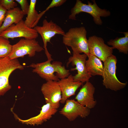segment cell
Returning a JSON list of instances; mask_svg holds the SVG:
<instances>
[{
    "label": "cell",
    "mask_w": 128,
    "mask_h": 128,
    "mask_svg": "<svg viewBox=\"0 0 128 128\" xmlns=\"http://www.w3.org/2000/svg\"><path fill=\"white\" fill-rule=\"evenodd\" d=\"M41 90L46 103L49 104L55 108H58L61 99V92L58 82L47 81L42 86Z\"/></svg>",
    "instance_id": "obj_11"
},
{
    "label": "cell",
    "mask_w": 128,
    "mask_h": 128,
    "mask_svg": "<svg viewBox=\"0 0 128 128\" xmlns=\"http://www.w3.org/2000/svg\"><path fill=\"white\" fill-rule=\"evenodd\" d=\"M7 11L0 4V27L5 19Z\"/></svg>",
    "instance_id": "obj_24"
},
{
    "label": "cell",
    "mask_w": 128,
    "mask_h": 128,
    "mask_svg": "<svg viewBox=\"0 0 128 128\" xmlns=\"http://www.w3.org/2000/svg\"><path fill=\"white\" fill-rule=\"evenodd\" d=\"M86 60L85 65L88 73L91 76H102L104 65L101 61L95 55L90 54Z\"/></svg>",
    "instance_id": "obj_17"
},
{
    "label": "cell",
    "mask_w": 128,
    "mask_h": 128,
    "mask_svg": "<svg viewBox=\"0 0 128 128\" xmlns=\"http://www.w3.org/2000/svg\"><path fill=\"white\" fill-rule=\"evenodd\" d=\"M12 45L9 40L0 36V58L8 56L11 53Z\"/></svg>",
    "instance_id": "obj_20"
},
{
    "label": "cell",
    "mask_w": 128,
    "mask_h": 128,
    "mask_svg": "<svg viewBox=\"0 0 128 128\" xmlns=\"http://www.w3.org/2000/svg\"><path fill=\"white\" fill-rule=\"evenodd\" d=\"M95 89L91 83L86 82L80 89L75 99L82 105L90 109L93 108L97 103L94 97Z\"/></svg>",
    "instance_id": "obj_14"
},
{
    "label": "cell",
    "mask_w": 128,
    "mask_h": 128,
    "mask_svg": "<svg viewBox=\"0 0 128 128\" xmlns=\"http://www.w3.org/2000/svg\"><path fill=\"white\" fill-rule=\"evenodd\" d=\"M88 43L90 54L95 56L103 62L112 55L113 49L105 44L101 37L96 35L90 37Z\"/></svg>",
    "instance_id": "obj_10"
},
{
    "label": "cell",
    "mask_w": 128,
    "mask_h": 128,
    "mask_svg": "<svg viewBox=\"0 0 128 128\" xmlns=\"http://www.w3.org/2000/svg\"><path fill=\"white\" fill-rule=\"evenodd\" d=\"M92 1L93 3L88 1L87 4H86L80 0H76L74 6L71 10L69 19L76 20L77 15L81 13L85 12L92 16L95 24L99 25H102L103 22L101 17H108L110 15L111 13L109 10L100 8L95 0Z\"/></svg>",
    "instance_id": "obj_3"
},
{
    "label": "cell",
    "mask_w": 128,
    "mask_h": 128,
    "mask_svg": "<svg viewBox=\"0 0 128 128\" xmlns=\"http://www.w3.org/2000/svg\"><path fill=\"white\" fill-rule=\"evenodd\" d=\"M58 82L61 92L60 103L63 104L71 96L74 95L77 90L82 84L81 82H74L73 76L70 74L67 78L60 79Z\"/></svg>",
    "instance_id": "obj_15"
},
{
    "label": "cell",
    "mask_w": 128,
    "mask_h": 128,
    "mask_svg": "<svg viewBox=\"0 0 128 128\" xmlns=\"http://www.w3.org/2000/svg\"><path fill=\"white\" fill-rule=\"evenodd\" d=\"M33 28L41 37L46 55L49 53L47 46V43L50 42L51 38L56 34L63 36L65 33L63 29L56 23L52 20L48 21L46 19L43 20L42 26L37 25Z\"/></svg>",
    "instance_id": "obj_9"
},
{
    "label": "cell",
    "mask_w": 128,
    "mask_h": 128,
    "mask_svg": "<svg viewBox=\"0 0 128 128\" xmlns=\"http://www.w3.org/2000/svg\"><path fill=\"white\" fill-rule=\"evenodd\" d=\"M87 33L84 27L71 28L63 36V43L65 46L70 47L73 52L80 54L83 53L88 57L90 53Z\"/></svg>",
    "instance_id": "obj_2"
},
{
    "label": "cell",
    "mask_w": 128,
    "mask_h": 128,
    "mask_svg": "<svg viewBox=\"0 0 128 128\" xmlns=\"http://www.w3.org/2000/svg\"><path fill=\"white\" fill-rule=\"evenodd\" d=\"M124 37H116L107 42V44L112 46L113 49H117L119 52L127 54L128 53V32H123Z\"/></svg>",
    "instance_id": "obj_18"
},
{
    "label": "cell",
    "mask_w": 128,
    "mask_h": 128,
    "mask_svg": "<svg viewBox=\"0 0 128 128\" xmlns=\"http://www.w3.org/2000/svg\"><path fill=\"white\" fill-rule=\"evenodd\" d=\"M66 1V0H52L45 10L38 14L37 20L33 26V28L37 26L40 19L48 10L50 8L60 6L64 4Z\"/></svg>",
    "instance_id": "obj_21"
},
{
    "label": "cell",
    "mask_w": 128,
    "mask_h": 128,
    "mask_svg": "<svg viewBox=\"0 0 128 128\" xmlns=\"http://www.w3.org/2000/svg\"><path fill=\"white\" fill-rule=\"evenodd\" d=\"M117 59L116 56L112 55L104 62V70L102 76L103 84L107 89L115 91L124 88L127 82H121L116 75Z\"/></svg>",
    "instance_id": "obj_4"
},
{
    "label": "cell",
    "mask_w": 128,
    "mask_h": 128,
    "mask_svg": "<svg viewBox=\"0 0 128 128\" xmlns=\"http://www.w3.org/2000/svg\"><path fill=\"white\" fill-rule=\"evenodd\" d=\"M36 0H31L27 16L24 21L25 25L29 28H33V26L36 21L38 14L35 9Z\"/></svg>",
    "instance_id": "obj_19"
},
{
    "label": "cell",
    "mask_w": 128,
    "mask_h": 128,
    "mask_svg": "<svg viewBox=\"0 0 128 128\" xmlns=\"http://www.w3.org/2000/svg\"><path fill=\"white\" fill-rule=\"evenodd\" d=\"M52 58L47 59L46 61L39 63H32L29 66L33 69V72L37 74L47 81H58L60 79L67 77L70 75L69 70L66 69L60 62L54 61L51 63Z\"/></svg>",
    "instance_id": "obj_1"
},
{
    "label": "cell",
    "mask_w": 128,
    "mask_h": 128,
    "mask_svg": "<svg viewBox=\"0 0 128 128\" xmlns=\"http://www.w3.org/2000/svg\"><path fill=\"white\" fill-rule=\"evenodd\" d=\"M24 15L21 9L17 7L7 10L5 19L0 27V34L12 24L19 22L23 19Z\"/></svg>",
    "instance_id": "obj_16"
},
{
    "label": "cell",
    "mask_w": 128,
    "mask_h": 128,
    "mask_svg": "<svg viewBox=\"0 0 128 128\" xmlns=\"http://www.w3.org/2000/svg\"><path fill=\"white\" fill-rule=\"evenodd\" d=\"M21 6V10L24 15H27L29 7V5L27 0H15Z\"/></svg>",
    "instance_id": "obj_23"
},
{
    "label": "cell",
    "mask_w": 128,
    "mask_h": 128,
    "mask_svg": "<svg viewBox=\"0 0 128 128\" xmlns=\"http://www.w3.org/2000/svg\"><path fill=\"white\" fill-rule=\"evenodd\" d=\"M24 67L18 59H11L8 56L0 58V96L11 89L9 79L12 73L17 69L23 70Z\"/></svg>",
    "instance_id": "obj_5"
},
{
    "label": "cell",
    "mask_w": 128,
    "mask_h": 128,
    "mask_svg": "<svg viewBox=\"0 0 128 128\" xmlns=\"http://www.w3.org/2000/svg\"><path fill=\"white\" fill-rule=\"evenodd\" d=\"M38 35V33L33 28H29L25 25L23 19L17 24H12L0 34V36L8 39L18 37L36 39Z\"/></svg>",
    "instance_id": "obj_7"
},
{
    "label": "cell",
    "mask_w": 128,
    "mask_h": 128,
    "mask_svg": "<svg viewBox=\"0 0 128 128\" xmlns=\"http://www.w3.org/2000/svg\"><path fill=\"white\" fill-rule=\"evenodd\" d=\"M44 50V48L36 39L22 38L12 45L11 52L8 57L11 59L23 57L26 55L32 57L35 55L37 52Z\"/></svg>",
    "instance_id": "obj_6"
},
{
    "label": "cell",
    "mask_w": 128,
    "mask_h": 128,
    "mask_svg": "<svg viewBox=\"0 0 128 128\" xmlns=\"http://www.w3.org/2000/svg\"><path fill=\"white\" fill-rule=\"evenodd\" d=\"M57 111V109L52 107L49 104L46 103L43 105L40 113L37 115L26 120H23L19 118L13 113L15 118L23 124L34 126L41 124L52 118Z\"/></svg>",
    "instance_id": "obj_13"
},
{
    "label": "cell",
    "mask_w": 128,
    "mask_h": 128,
    "mask_svg": "<svg viewBox=\"0 0 128 128\" xmlns=\"http://www.w3.org/2000/svg\"><path fill=\"white\" fill-rule=\"evenodd\" d=\"M0 4L7 10L13 9L17 6L14 0H0Z\"/></svg>",
    "instance_id": "obj_22"
},
{
    "label": "cell",
    "mask_w": 128,
    "mask_h": 128,
    "mask_svg": "<svg viewBox=\"0 0 128 128\" xmlns=\"http://www.w3.org/2000/svg\"><path fill=\"white\" fill-rule=\"evenodd\" d=\"M65 103V105L59 112L70 121L74 120L79 116L85 118L90 114V109L82 105L74 100L68 99Z\"/></svg>",
    "instance_id": "obj_12"
},
{
    "label": "cell",
    "mask_w": 128,
    "mask_h": 128,
    "mask_svg": "<svg viewBox=\"0 0 128 128\" xmlns=\"http://www.w3.org/2000/svg\"><path fill=\"white\" fill-rule=\"evenodd\" d=\"M87 55L85 54H81L73 52V55L69 58L66 64L68 67L71 64L73 66H75L74 68L71 69L72 71H77V73L73 76L74 82H81L82 84L89 82L92 77L88 72L86 67L85 64Z\"/></svg>",
    "instance_id": "obj_8"
}]
</instances>
